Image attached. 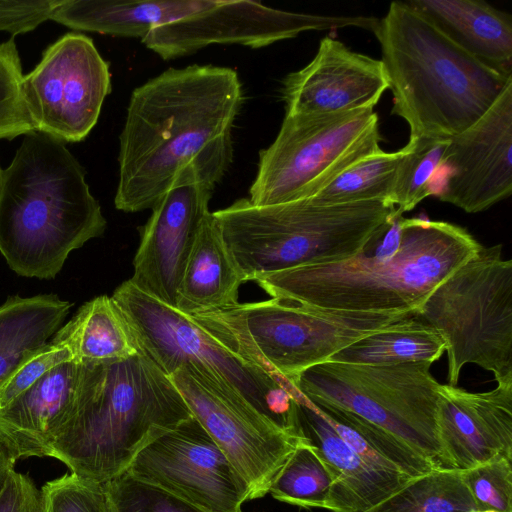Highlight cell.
<instances>
[{
	"label": "cell",
	"instance_id": "cell-38",
	"mask_svg": "<svg viewBox=\"0 0 512 512\" xmlns=\"http://www.w3.org/2000/svg\"><path fill=\"white\" fill-rule=\"evenodd\" d=\"M59 0H0V31L12 35L34 30L50 20Z\"/></svg>",
	"mask_w": 512,
	"mask_h": 512
},
{
	"label": "cell",
	"instance_id": "cell-17",
	"mask_svg": "<svg viewBox=\"0 0 512 512\" xmlns=\"http://www.w3.org/2000/svg\"><path fill=\"white\" fill-rule=\"evenodd\" d=\"M511 192L512 80L479 120L450 138L434 195L467 213H477Z\"/></svg>",
	"mask_w": 512,
	"mask_h": 512
},
{
	"label": "cell",
	"instance_id": "cell-33",
	"mask_svg": "<svg viewBox=\"0 0 512 512\" xmlns=\"http://www.w3.org/2000/svg\"><path fill=\"white\" fill-rule=\"evenodd\" d=\"M75 360L74 332L69 321L27 358L0 387V410L62 363Z\"/></svg>",
	"mask_w": 512,
	"mask_h": 512
},
{
	"label": "cell",
	"instance_id": "cell-39",
	"mask_svg": "<svg viewBox=\"0 0 512 512\" xmlns=\"http://www.w3.org/2000/svg\"><path fill=\"white\" fill-rule=\"evenodd\" d=\"M0 512H44L41 489L14 469L0 493Z\"/></svg>",
	"mask_w": 512,
	"mask_h": 512
},
{
	"label": "cell",
	"instance_id": "cell-15",
	"mask_svg": "<svg viewBox=\"0 0 512 512\" xmlns=\"http://www.w3.org/2000/svg\"><path fill=\"white\" fill-rule=\"evenodd\" d=\"M203 512H241L246 481L194 417L146 446L126 471Z\"/></svg>",
	"mask_w": 512,
	"mask_h": 512
},
{
	"label": "cell",
	"instance_id": "cell-20",
	"mask_svg": "<svg viewBox=\"0 0 512 512\" xmlns=\"http://www.w3.org/2000/svg\"><path fill=\"white\" fill-rule=\"evenodd\" d=\"M81 376V363H62L0 410V442L16 460L48 456L75 412Z\"/></svg>",
	"mask_w": 512,
	"mask_h": 512
},
{
	"label": "cell",
	"instance_id": "cell-42",
	"mask_svg": "<svg viewBox=\"0 0 512 512\" xmlns=\"http://www.w3.org/2000/svg\"><path fill=\"white\" fill-rule=\"evenodd\" d=\"M242 512V511H241Z\"/></svg>",
	"mask_w": 512,
	"mask_h": 512
},
{
	"label": "cell",
	"instance_id": "cell-16",
	"mask_svg": "<svg viewBox=\"0 0 512 512\" xmlns=\"http://www.w3.org/2000/svg\"><path fill=\"white\" fill-rule=\"evenodd\" d=\"M224 173L189 166L153 206L142 228L130 282L144 294L176 308L177 292L209 201Z\"/></svg>",
	"mask_w": 512,
	"mask_h": 512
},
{
	"label": "cell",
	"instance_id": "cell-21",
	"mask_svg": "<svg viewBox=\"0 0 512 512\" xmlns=\"http://www.w3.org/2000/svg\"><path fill=\"white\" fill-rule=\"evenodd\" d=\"M294 397L303 435L316 448L331 477L325 509L367 512L411 478L381 473L367 465L339 436L321 410L297 390Z\"/></svg>",
	"mask_w": 512,
	"mask_h": 512
},
{
	"label": "cell",
	"instance_id": "cell-22",
	"mask_svg": "<svg viewBox=\"0 0 512 512\" xmlns=\"http://www.w3.org/2000/svg\"><path fill=\"white\" fill-rule=\"evenodd\" d=\"M416 11L458 47L512 77V17L482 0H410Z\"/></svg>",
	"mask_w": 512,
	"mask_h": 512
},
{
	"label": "cell",
	"instance_id": "cell-31",
	"mask_svg": "<svg viewBox=\"0 0 512 512\" xmlns=\"http://www.w3.org/2000/svg\"><path fill=\"white\" fill-rule=\"evenodd\" d=\"M450 138L410 137L402 148L389 199L403 215L434 194L435 182Z\"/></svg>",
	"mask_w": 512,
	"mask_h": 512
},
{
	"label": "cell",
	"instance_id": "cell-6",
	"mask_svg": "<svg viewBox=\"0 0 512 512\" xmlns=\"http://www.w3.org/2000/svg\"><path fill=\"white\" fill-rule=\"evenodd\" d=\"M395 211L381 201L318 205L301 199L257 206L243 198L213 215L246 282L361 254Z\"/></svg>",
	"mask_w": 512,
	"mask_h": 512
},
{
	"label": "cell",
	"instance_id": "cell-40",
	"mask_svg": "<svg viewBox=\"0 0 512 512\" xmlns=\"http://www.w3.org/2000/svg\"><path fill=\"white\" fill-rule=\"evenodd\" d=\"M16 462L17 460L0 442V493L6 483L9 474L15 469Z\"/></svg>",
	"mask_w": 512,
	"mask_h": 512
},
{
	"label": "cell",
	"instance_id": "cell-4",
	"mask_svg": "<svg viewBox=\"0 0 512 512\" xmlns=\"http://www.w3.org/2000/svg\"><path fill=\"white\" fill-rule=\"evenodd\" d=\"M193 414L170 378L146 355L82 364L75 412L48 457L105 483L125 473L150 443Z\"/></svg>",
	"mask_w": 512,
	"mask_h": 512
},
{
	"label": "cell",
	"instance_id": "cell-10",
	"mask_svg": "<svg viewBox=\"0 0 512 512\" xmlns=\"http://www.w3.org/2000/svg\"><path fill=\"white\" fill-rule=\"evenodd\" d=\"M431 366L425 361L325 362L304 371L292 385L314 405L350 412L390 432L439 466L436 409L440 383L431 374Z\"/></svg>",
	"mask_w": 512,
	"mask_h": 512
},
{
	"label": "cell",
	"instance_id": "cell-35",
	"mask_svg": "<svg viewBox=\"0 0 512 512\" xmlns=\"http://www.w3.org/2000/svg\"><path fill=\"white\" fill-rule=\"evenodd\" d=\"M103 484L110 512H203L127 472Z\"/></svg>",
	"mask_w": 512,
	"mask_h": 512
},
{
	"label": "cell",
	"instance_id": "cell-7",
	"mask_svg": "<svg viewBox=\"0 0 512 512\" xmlns=\"http://www.w3.org/2000/svg\"><path fill=\"white\" fill-rule=\"evenodd\" d=\"M412 316L328 309L272 298L190 317L236 354L293 384L304 371L329 361L350 344Z\"/></svg>",
	"mask_w": 512,
	"mask_h": 512
},
{
	"label": "cell",
	"instance_id": "cell-14",
	"mask_svg": "<svg viewBox=\"0 0 512 512\" xmlns=\"http://www.w3.org/2000/svg\"><path fill=\"white\" fill-rule=\"evenodd\" d=\"M378 18L325 16L279 10L248 0H212L206 8L154 28L144 45L164 60L191 55L212 44L261 48L306 31L358 27L373 31Z\"/></svg>",
	"mask_w": 512,
	"mask_h": 512
},
{
	"label": "cell",
	"instance_id": "cell-30",
	"mask_svg": "<svg viewBox=\"0 0 512 512\" xmlns=\"http://www.w3.org/2000/svg\"><path fill=\"white\" fill-rule=\"evenodd\" d=\"M402 155L403 149L396 152L380 149L343 170L307 200L318 205L366 201H381L390 205L394 178Z\"/></svg>",
	"mask_w": 512,
	"mask_h": 512
},
{
	"label": "cell",
	"instance_id": "cell-8",
	"mask_svg": "<svg viewBox=\"0 0 512 512\" xmlns=\"http://www.w3.org/2000/svg\"><path fill=\"white\" fill-rule=\"evenodd\" d=\"M136 340L139 351L167 376L186 364L214 374L281 428L303 437L295 388L229 349L175 307L137 289L130 280L111 296Z\"/></svg>",
	"mask_w": 512,
	"mask_h": 512
},
{
	"label": "cell",
	"instance_id": "cell-37",
	"mask_svg": "<svg viewBox=\"0 0 512 512\" xmlns=\"http://www.w3.org/2000/svg\"><path fill=\"white\" fill-rule=\"evenodd\" d=\"M44 512H110L103 483L68 473L41 488Z\"/></svg>",
	"mask_w": 512,
	"mask_h": 512
},
{
	"label": "cell",
	"instance_id": "cell-25",
	"mask_svg": "<svg viewBox=\"0 0 512 512\" xmlns=\"http://www.w3.org/2000/svg\"><path fill=\"white\" fill-rule=\"evenodd\" d=\"M71 303L58 296H13L0 306V387L60 329Z\"/></svg>",
	"mask_w": 512,
	"mask_h": 512
},
{
	"label": "cell",
	"instance_id": "cell-24",
	"mask_svg": "<svg viewBox=\"0 0 512 512\" xmlns=\"http://www.w3.org/2000/svg\"><path fill=\"white\" fill-rule=\"evenodd\" d=\"M243 282L213 212L207 213L183 271L176 309L192 316L235 305Z\"/></svg>",
	"mask_w": 512,
	"mask_h": 512
},
{
	"label": "cell",
	"instance_id": "cell-19",
	"mask_svg": "<svg viewBox=\"0 0 512 512\" xmlns=\"http://www.w3.org/2000/svg\"><path fill=\"white\" fill-rule=\"evenodd\" d=\"M436 430L442 468L464 471L512 459V383L486 392L440 384Z\"/></svg>",
	"mask_w": 512,
	"mask_h": 512
},
{
	"label": "cell",
	"instance_id": "cell-2",
	"mask_svg": "<svg viewBox=\"0 0 512 512\" xmlns=\"http://www.w3.org/2000/svg\"><path fill=\"white\" fill-rule=\"evenodd\" d=\"M366 252L339 262L257 276L272 298L328 309L416 314L482 245L463 227L404 218L397 210Z\"/></svg>",
	"mask_w": 512,
	"mask_h": 512
},
{
	"label": "cell",
	"instance_id": "cell-28",
	"mask_svg": "<svg viewBox=\"0 0 512 512\" xmlns=\"http://www.w3.org/2000/svg\"><path fill=\"white\" fill-rule=\"evenodd\" d=\"M70 321L75 360L81 364L119 361L139 352L130 326L112 297L93 298Z\"/></svg>",
	"mask_w": 512,
	"mask_h": 512
},
{
	"label": "cell",
	"instance_id": "cell-13",
	"mask_svg": "<svg viewBox=\"0 0 512 512\" xmlns=\"http://www.w3.org/2000/svg\"><path fill=\"white\" fill-rule=\"evenodd\" d=\"M111 88L109 63L80 32H69L48 46L21 82L35 131L63 143L89 135Z\"/></svg>",
	"mask_w": 512,
	"mask_h": 512
},
{
	"label": "cell",
	"instance_id": "cell-34",
	"mask_svg": "<svg viewBox=\"0 0 512 512\" xmlns=\"http://www.w3.org/2000/svg\"><path fill=\"white\" fill-rule=\"evenodd\" d=\"M22 78L19 53L11 38L0 44V139L35 131L22 97Z\"/></svg>",
	"mask_w": 512,
	"mask_h": 512
},
{
	"label": "cell",
	"instance_id": "cell-23",
	"mask_svg": "<svg viewBox=\"0 0 512 512\" xmlns=\"http://www.w3.org/2000/svg\"><path fill=\"white\" fill-rule=\"evenodd\" d=\"M212 0H59L50 20L78 31L141 41L156 27L175 22Z\"/></svg>",
	"mask_w": 512,
	"mask_h": 512
},
{
	"label": "cell",
	"instance_id": "cell-1",
	"mask_svg": "<svg viewBox=\"0 0 512 512\" xmlns=\"http://www.w3.org/2000/svg\"><path fill=\"white\" fill-rule=\"evenodd\" d=\"M243 100L238 73L213 65L169 68L135 88L119 137L115 207L152 209L189 166L230 165Z\"/></svg>",
	"mask_w": 512,
	"mask_h": 512
},
{
	"label": "cell",
	"instance_id": "cell-27",
	"mask_svg": "<svg viewBox=\"0 0 512 512\" xmlns=\"http://www.w3.org/2000/svg\"><path fill=\"white\" fill-rule=\"evenodd\" d=\"M445 348L443 338L434 328L412 316L350 344L327 362L372 365L433 363L442 357Z\"/></svg>",
	"mask_w": 512,
	"mask_h": 512
},
{
	"label": "cell",
	"instance_id": "cell-12",
	"mask_svg": "<svg viewBox=\"0 0 512 512\" xmlns=\"http://www.w3.org/2000/svg\"><path fill=\"white\" fill-rule=\"evenodd\" d=\"M233 467L250 500L262 498L297 446L306 440L261 414L209 371L186 364L168 376Z\"/></svg>",
	"mask_w": 512,
	"mask_h": 512
},
{
	"label": "cell",
	"instance_id": "cell-18",
	"mask_svg": "<svg viewBox=\"0 0 512 512\" xmlns=\"http://www.w3.org/2000/svg\"><path fill=\"white\" fill-rule=\"evenodd\" d=\"M388 82L381 60L324 37L314 58L282 81L287 115L374 109Z\"/></svg>",
	"mask_w": 512,
	"mask_h": 512
},
{
	"label": "cell",
	"instance_id": "cell-26",
	"mask_svg": "<svg viewBox=\"0 0 512 512\" xmlns=\"http://www.w3.org/2000/svg\"><path fill=\"white\" fill-rule=\"evenodd\" d=\"M339 436L370 467L415 478L439 468L390 432L346 411L317 406Z\"/></svg>",
	"mask_w": 512,
	"mask_h": 512
},
{
	"label": "cell",
	"instance_id": "cell-9",
	"mask_svg": "<svg viewBox=\"0 0 512 512\" xmlns=\"http://www.w3.org/2000/svg\"><path fill=\"white\" fill-rule=\"evenodd\" d=\"M443 338L448 384L457 386L468 363L512 383V260L502 245L483 247L448 276L415 314Z\"/></svg>",
	"mask_w": 512,
	"mask_h": 512
},
{
	"label": "cell",
	"instance_id": "cell-11",
	"mask_svg": "<svg viewBox=\"0 0 512 512\" xmlns=\"http://www.w3.org/2000/svg\"><path fill=\"white\" fill-rule=\"evenodd\" d=\"M383 140L374 109L293 114L259 152L249 201L266 206L307 199L346 168L379 151Z\"/></svg>",
	"mask_w": 512,
	"mask_h": 512
},
{
	"label": "cell",
	"instance_id": "cell-5",
	"mask_svg": "<svg viewBox=\"0 0 512 512\" xmlns=\"http://www.w3.org/2000/svg\"><path fill=\"white\" fill-rule=\"evenodd\" d=\"M372 32L393 95L391 113L407 122L410 137L463 132L512 80L454 44L407 1L392 2Z\"/></svg>",
	"mask_w": 512,
	"mask_h": 512
},
{
	"label": "cell",
	"instance_id": "cell-29",
	"mask_svg": "<svg viewBox=\"0 0 512 512\" xmlns=\"http://www.w3.org/2000/svg\"><path fill=\"white\" fill-rule=\"evenodd\" d=\"M367 512H477L462 471L436 468L411 478Z\"/></svg>",
	"mask_w": 512,
	"mask_h": 512
},
{
	"label": "cell",
	"instance_id": "cell-32",
	"mask_svg": "<svg viewBox=\"0 0 512 512\" xmlns=\"http://www.w3.org/2000/svg\"><path fill=\"white\" fill-rule=\"evenodd\" d=\"M331 477L316 448L306 438L273 480L269 493L278 501L303 508H325Z\"/></svg>",
	"mask_w": 512,
	"mask_h": 512
},
{
	"label": "cell",
	"instance_id": "cell-3",
	"mask_svg": "<svg viewBox=\"0 0 512 512\" xmlns=\"http://www.w3.org/2000/svg\"><path fill=\"white\" fill-rule=\"evenodd\" d=\"M24 136L3 169L0 253L18 275L51 279L107 221L65 143L37 131Z\"/></svg>",
	"mask_w": 512,
	"mask_h": 512
},
{
	"label": "cell",
	"instance_id": "cell-41",
	"mask_svg": "<svg viewBox=\"0 0 512 512\" xmlns=\"http://www.w3.org/2000/svg\"><path fill=\"white\" fill-rule=\"evenodd\" d=\"M2 179H3V169L0 167V195H1V189H2Z\"/></svg>",
	"mask_w": 512,
	"mask_h": 512
},
{
	"label": "cell",
	"instance_id": "cell-36",
	"mask_svg": "<svg viewBox=\"0 0 512 512\" xmlns=\"http://www.w3.org/2000/svg\"><path fill=\"white\" fill-rule=\"evenodd\" d=\"M462 475L477 512H512V459L495 458Z\"/></svg>",
	"mask_w": 512,
	"mask_h": 512
}]
</instances>
